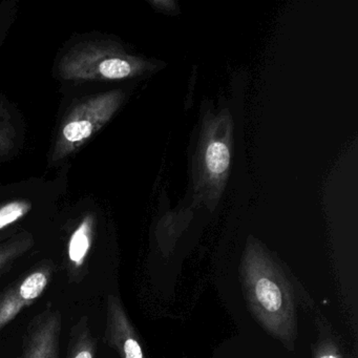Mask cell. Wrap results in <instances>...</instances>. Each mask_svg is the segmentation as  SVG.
<instances>
[{
    "label": "cell",
    "instance_id": "cell-6",
    "mask_svg": "<svg viewBox=\"0 0 358 358\" xmlns=\"http://www.w3.org/2000/svg\"><path fill=\"white\" fill-rule=\"evenodd\" d=\"M106 341L120 358H146L137 332L120 297L110 294L106 301Z\"/></svg>",
    "mask_w": 358,
    "mask_h": 358
},
{
    "label": "cell",
    "instance_id": "cell-3",
    "mask_svg": "<svg viewBox=\"0 0 358 358\" xmlns=\"http://www.w3.org/2000/svg\"><path fill=\"white\" fill-rule=\"evenodd\" d=\"M123 99L122 92L110 91L90 96L75 104L62 121L52 161H62L85 145L116 114Z\"/></svg>",
    "mask_w": 358,
    "mask_h": 358
},
{
    "label": "cell",
    "instance_id": "cell-7",
    "mask_svg": "<svg viewBox=\"0 0 358 358\" xmlns=\"http://www.w3.org/2000/svg\"><path fill=\"white\" fill-rule=\"evenodd\" d=\"M95 215H85L76 229L71 234L68 244L69 269L77 275L85 267L95 238Z\"/></svg>",
    "mask_w": 358,
    "mask_h": 358
},
{
    "label": "cell",
    "instance_id": "cell-10",
    "mask_svg": "<svg viewBox=\"0 0 358 358\" xmlns=\"http://www.w3.org/2000/svg\"><path fill=\"white\" fill-rule=\"evenodd\" d=\"M205 164L209 175L220 178L225 175L230 165V152L224 142L213 140L205 150Z\"/></svg>",
    "mask_w": 358,
    "mask_h": 358
},
{
    "label": "cell",
    "instance_id": "cell-2",
    "mask_svg": "<svg viewBox=\"0 0 358 358\" xmlns=\"http://www.w3.org/2000/svg\"><path fill=\"white\" fill-rule=\"evenodd\" d=\"M143 62L106 41H85L71 48L58 64L60 78L75 83L121 80L139 74Z\"/></svg>",
    "mask_w": 358,
    "mask_h": 358
},
{
    "label": "cell",
    "instance_id": "cell-12",
    "mask_svg": "<svg viewBox=\"0 0 358 358\" xmlns=\"http://www.w3.org/2000/svg\"><path fill=\"white\" fill-rule=\"evenodd\" d=\"M16 131L7 108L0 102V157L9 154L15 146Z\"/></svg>",
    "mask_w": 358,
    "mask_h": 358
},
{
    "label": "cell",
    "instance_id": "cell-4",
    "mask_svg": "<svg viewBox=\"0 0 358 358\" xmlns=\"http://www.w3.org/2000/svg\"><path fill=\"white\" fill-rule=\"evenodd\" d=\"M53 262L43 261L0 292V332L47 290L54 274Z\"/></svg>",
    "mask_w": 358,
    "mask_h": 358
},
{
    "label": "cell",
    "instance_id": "cell-1",
    "mask_svg": "<svg viewBox=\"0 0 358 358\" xmlns=\"http://www.w3.org/2000/svg\"><path fill=\"white\" fill-rule=\"evenodd\" d=\"M241 278L249 309L266 332L293 347L296 313L292 287L280 266L259 243L248 241Z\"/></svg>",
    "mask_w": 358,
    "mask_h": 358
},
{
    "label": "cell",
    "instance_id": "cell-8",
    "mask_svg": "<svg viewBox=\"0 0 358 358\" xmlns=\"http://www.w3.org/2000/svg\"><path fill=\"white\" fill-rule=\"evenodd\" d=\"M97 341L92 333L89 317L83 315L71 329L66 358H96Z\"/></svg>",
    "mask_w": 358,
    "mask_h": 358
},
{
    "label": "cell",
    "instance_id": "cell-11",
    "mask_svg": "<svg viewBox=\"0 0 358 358\" xmlns=\"http://www.w3.org/2000/svg\"><path fill=\"white\" fill-rule=\"evenodd\" d=\"M32 209L30 201L15 200L0 205V230L20 221Z\"/></svg>",
    "mask_w": 358,
    "mask_h": 358
},
{
    "label": "cell",
    "instance_id": "cell-13",
    "mask_svg": "<svg viewBox=\"0 0 358 358\" xmlns=\"http://www.w3.org/2000/svg\"><path fill=\"white\" fill-rule=\"evenodd\" d=\"M313 358H343L339 351L338 347L334 341H320L314 351Z\"/></svg>",
    "mask_w": 358,
    "mask_h": 358
},
{
    "label": "cell",
    "instance_id": "cell-9",
    "mask_svg": "<svg viewBox=\"0 0 358 358\" xmlns=\"http://www.w3.org/2000/svg\"><path fill=\"white\" fill-rule=\"evenodd\" d=\"M33 245L34 238L28 232L16 234L6 242L0 243V271L30 250Z\"/></svg>",
    "mask_w": 358,
    "mask_h": 358
},
{
    "label": "cell",
    "instance_id": "cell-5",
    "mask_svg": "<svg viewBox=\"0 0 358 358\" xmlns=\"http://www.w3.org/2000/svg\"><path fill=\"white\" fill-rule=\"evenodd\" d=\"M62 314L48 307L30 322L20 358H59Z\"/></svg>",
    "mask_w": 358,
    "mask_h": 358
}]
</instances>
